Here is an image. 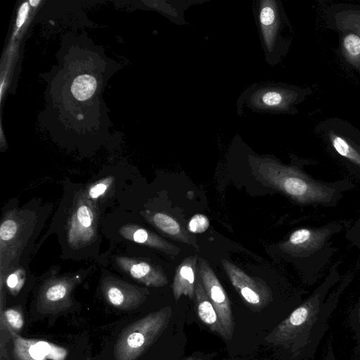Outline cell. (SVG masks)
I'll return each instance as SVG.
<instances>
[{
	"label": "cell",
	"mask_w": 360,
	"mask_h": 360,
	"mask_svg": "<svg viewBox=\"0 0 360 360\" xmlns=\"http://www.w3.org/2000/svg\"><path fill=\"white\" fill-rule=\"evenodd\" d=\"M205 356L200 354H193L183 358L181 360H204Z\"/></svg>",
	"instance_id": "f1b7e54d"
},
{
	"label": "cell",
	"mask_w": 360,
	"mask_h": 360,
	"mask_svg": "<svg viewBox=\"0 0 360 360\" xmlns=\"http://www.w3.org/2000/svg\"><path fill=\"white\" fill-rule=\"evenodd\" d=\"M116 261L123 271L147 286L159 288L168 283L166 275L159 266L125 257H118Z\"/></svg>",
	"instance_id": "30bf717a"
},
{
	"label": "cell",
	"mask_w": 360,
	"mask_h": 360,
	"mask_svg": "<svg viewBox=\"0 0 360 360\" xmlns=\"http://www.w3.org/2000/svg\"><path fill=\"white\" fill-rule=\"evenodd\" d=\"M198 271L202 286L218 314L227 340H230L234 333L235 321L229 296L212 268L201 257L198 259Z\"/></svg>",
	"instance_id": "8992f818"
},
{
	"label": "cell",
	"mask_w": 360,
	"mask_h": 360,
	"mask_svg": "<svg viewBox=\"0 0 360 360\" xmlns=\"http://www.w3.org/2000/svg\"><path fill=\"white\" fill-rule=\"evenodd\" d=\"M221 264L232 285L252 311H262L273 301L272 292L262 279L249 276L227 259H222Z\"/></svg>",
	"instance_id": "5b68a950"
},
{
	"label": "cell",
	"mask_w": 360,
	"mask_h": 360,
	"mask_svg": "<svg viewBox=\"0 0 360 360\" xmlns=\"http://www.w3.org/2000/svg\"><path fill=\"white\" fill-rule=\"evenodd\" d=\"M25 281V273L18 270L11 274L6 279V285L11 293L16 295L22 288Z\"/></svg>",
	"instance_id": "ffe728a7"
},
{
	"label": "cell",
	"mask_w": 360,
	"mask_h": 360,
	"mask_svg": "<svg viewBox=\"0 0 360 360\" xmlns=\"http://www.w3.org/2000/svg\"><path fill=\"white\" fill-rule=\"evenodd\" d=\"M342 229L339 223L298 228L278 245V249L298 266L304 282L312 285L338 250L330 240Z\"/></svg>",
	"instance_id": "3957f363"
},
{
	"label": "cell",
	"mask_w": 360,
	"mask_h": 360,
	"mask_svg": "<svg viewBox=\"0 0 360 360\" xmlns=\"http://www.w3.org/2000/svg\"><path fill=\"white\" fill-rule=\"evenodd\" d=\"M112 181L111 177L97 182L88 190V195L91 199H97L104 195Z\"/></svg>",
	"instance_id": "7402d4cb"
},
{
	"label": "cell",
	"mask_w": 360,
	"mask_h": 360,
	"mask_svg": "<svg viewBox=\"0 0 360 360\" xmlns=\"http://www.w3.org/2000/svg\"><path fill=\"white\" fill-rule=\"evenodd\" d=\"M172 314V308L165 307L124 328L114 347L115 360H137L166 329Z\"/></svg>",
	"instance_id": "277c9868"
},
{
	"label": "cell",
	"mask_w": 360,
	"mask_h": 360,
	"mask_svg": "<svg viewBox=\"0 0 360 360\" xmlns=\"http://www.w3.org/2000/svg\"><path fill=\"white\" fill-rule=\"evenodd\" d=\"M95 235L94 214L86 203L79 204L72 217L68 239L73 244L90 241Z\"/></svg>",
	"instance_id": "7c38bea8"
},
{
	"label": "cell",
	"mask_w": 360,
	"mask_h": 360,
	"mask_svg": "<svg viewBox=\"0 0 360 360\" xmlns=\"http://www.w3.org/2000/svg\"><path fill=\"white\" fill-rule=\"evenodd\" d=\"M260 22L264 27L272 25L275 20V13L274 9L269 6H264L260 11Z\"/></svg>",
	"instance_id": "d4e9b609"
},
{
	"label": "cell",
	"mask_w": 360,
	"mask_h": 360,
	"mask_svg": "<svg viewBox=\"0 0 360 360\" xmlns=\"http://www.w3.org/2000/svg\"><path fill=\"white\" fill-rule=\"evenodd\" d=\"M340 263H335L312 293L265 337L266 342L285 349L290 359L308 360L315 355L341 295L353 281L351 273L340 281Z\"/></svg>",
	"instance_id": "6da1fadb"
},
{
	"label": "cell",
	"mask_w": 360,
	"mask_h": 360,
	"mask_svg": "<svg viewBox=\"0 0 360 360\" xmlns=\"http://www.w3.org/2000/svg\"><path fill=\"white\" fill-rule=\"evenodd\" d=\"M96 80L91 75H81L77 77L71 86V92L78 101L89 99L95 92Z\"/></svg>",
	"instance_id": "2e32d148"
},
{
	"label": "cell",
	"mask_w": 360,
	"mask_h": 360,
	"mask_svg": "<svg viewBox=\"0 0 360 360\" xmlns=\"http://www.w3.org/2000/svg\"><path fill=\"white\" fill-rule=\"evenodd\" d=\"M306 162L283 165L261 162L252 167L255 178L302 206L335 207L355 184L348 179L335 181L317 179L304 170Z\"/></svg>",
	"instance_id": "7a4b0ae2"
},
{
	"label": "cell",
	"mask_w": 360,
	"mask_h": 360,
	"mask_svg": "<svg viewBox=\"0 0 360 360\" xmlns=\"http://www.w3.org/2000/svg\"><path fill=\"white\" fill-rule=\"evenodd\" d=\"M282 96L275 91H269L262 96V102L269 106H276L282 102Z\"/></svg>",
	"instance_id": "484cf974"
},
{
	"label": "cell",
	"mask_w": 360,
	"mask_h": 360,
	"mask_svg": "<svg viewBox=\"0 0 360 360\" xmlns=\"http://www.w3.org/2000/svg\"><path fill=\"white\" fill-rule=\"evenodd\" d=\"M322 360H337L331 341L328 342L326 353Z\"/></svg>",
	"instance_id": "83f0119b"
},
{
	"label": "cell",
	"mask_w": 360,
	"mask_h": 360,
	"mask_svg": "<svg viewBox=\"0 0 360 360\" xmlns=\"http://www.w3.org/2000/svg\"><path fill=\"white\" fill-rule=\"evenodd\" d=\"M18 231V224L12 219L4 220L0 227V238L2 241L11 240Z\"/></svg>",
	"instance_id": "44dd1931"
},
{
	"label": "cell",
	"mask_w": 360,
	"mask_h": 360,
	"mask_svg": "<svg viewBox=\"0 0 360 360\" xmlns=\"http://www.w3.org/2000/svg\"><path fill=\"white\" fill-rule=\"evenodd\" d=\"M349 325L352 329L356 340V354L360 356V293L349 314Z\"/></svg>",
	"instance_id": "ac0fdd59"
},
{
	"label": "cell",
	"mask_w": 360,
	"mask_h": 360,
	"mask_svg": "<svg viewBox=\"0 0 360 360\" xmlns=\"http://www.w3.org/2000/svg\"><path fill=\"white\" fill-rule=\"evenodd\" d=\"M28 11H29L28 2L25 1L21 5V6L19 9L18 13V18L16 20V26H17L18 29L20 28L21 26L24 24V22L27 18Z\"/></svg>",
	"instance_id": "4316f807"
},
{
	"label": "cell",
	"mask_w": 360,
	"mask_h": 360,
	"mask_svg": "<svg viewBox=\"0 0 360 360\" xmlns=\"http://www.w3.org/2000/svg\"><path fill=\"white\" fill-rule=\"evenodd\" d=\"M196 311L200 321L213 333L227 340V336L221 325L218 314L210 300L201 281L195 283V299Z\"/></svg>",
	"instance_id": "4fadbf2b"
},
{
	"label": "cell",
	"mask_w": 360,
	"mask_h": 360,
	"mask_svg": "<svg viewBox=\"0 0 360 360\" xmlns=\"http://www.w3.org/2000/svg\"><path fill=\"white\" fill-rule=\"evenodd\" d=\"M101 290L105 301L120 310H132L139 307L149 292L115 278L108 277L102 282Z\"/></svg>",
	"instance_id": "ba28073f"
},
{
	"label": "cell",
	"mask_w": 360,
	"mask_h": 360,
	"mask_svg": "<svg viewBox=\"0 0 360 360\" xmlns=\"http://www.w3.org/2000/svg\"><path fill=\"white\" fill-rule=\"evenodd\" d=\"M1 328L19 332L24 326L23 315L20 310L10 308L0 314Z\"/></svg>",
	"instance_id": "e0dca14e"
},
{
	"label": "cell",
	"mask_w": 360,
	"mask_h": 360,
	"mask_svg": "<svg viewBox=\"0 0 360 360\" xmlns=\"http://www.w3.org/2000/svg\"><path fill=\"white\" fill-rule=\"evenodd\" d=\"M153 224L165 234L181 242L188 243V236L184 232L179 224L171 216L162 213H155L152 217Z\"/></svg>",
	"instance_id": "9a60e30c"
},
{
	"label": "cell",
	"mask_w": 360,
	"mask_h": 360,
	"mask_svg": "<svg viewBox=\"0 0 360 360\" xmlns=\"http://www.w3.org/2000/svg\"><path fill=\"white\" fill-rule=\"evenodd\" d=\"M346 239L360 249V216L345 233Z\"/></svg>",
	"instance_id": "cb8c5ba5"
},
{
	"label": "cell",
	"mask_w": 360,
	"mask_h": 360,
	"mask_svg": "<svg viewBox=\"0 0 360 360\" xmlns=\"http://www.w3.org/2000/svg\"><path fill=\"white\" fill-rule=\"evenodd\" d=\"M13 343L15 356L19 360H65L68 351L46 341L26 339L8 330Z\"/></svg>",
	"instance_id": "9c48e42d"
},
{
	"label": "cell",
	"mask_w": 360,
	"mask_h": 360,
	"mask_svg": "<svg viewBox=\"0 0 360 360\" xmlns=\"http://www.w3.org/2000/svg\"><path fill=\"white\" fill-rule=\"evenodd\" d=\"M91 360V359H90Z\"/></svg>",
	"instance_id": "4dcf8cb0"
},
{
	"label": "cell",
	"mask_w": 360,
	"mask_h": 360,
	"mask_svg": "<svg viewBox=\"0 0 360 360\" xmlns=\"http://www.w3.org/2000/svg\"><path fill=\"white\" fill-rule=\"evenodd\" d=\"M75 281L70 278H56L47 281L41 288L37 309L41 314H57L72 305L71 292Z\"/></svg>",
	"instance_id": "52a82bcc"
},
{
	"label": "cell",
	"mask_w": 360,
	"mask_h": 360,
	"mask_svg": "<svg viewBox=\"0 0 360 360\" xmlns=\"http://www.w3.org/2000/svg\"><path fill=\"white\" fill-rule=\"evenodd\" d=\"M126 239L157 249L170 255H176L179 248L157 234L135 225L127 224L120 230Z\"/></svg>",
	"instance_id": "5bb4252c"
},
{
	"label": "cell",
	"mask_w": 360,
	"mask_h": 360,
	"mask_svg": "<svg viewBox=\"0 0 360 360\" xmlns=\"http://www.w3.org/2000/svg\"><path fill=\"white\" fill-rule=\"evenodd\" d=\"M344 47L351 56H359L360 38L356 34H348L344 39Z\"/></svg>",
	"instance_id": "603a6c76"
},
{
	"label": "cell",
	"mask_w": 360,
	"mask_h": 360,
	"mask_svg": "<svg viewBox=\"0 0 360 360\" xmlns=\"http://www.w3.org/2000/svg\"><path fill=\"white\" fill-rule=\"evenodd\" d=\"M210 226L208 218L202 214L193 215L188 224V230L193 233H202Z\"/></svg>",
	"instance_id": "d6986e66"
},
{
	"label": "cell",
	"mask_w": 360,
	"mask_h": 360,
	"mask_svg": "<svg viewBox=\"0 0 360 360\" xmlns=\"http://www.w3.org/2000/svg\"><path fill=\"white\" fill-rule=\"evenodd\" d=\"M197 259V255L187 257L176 266L172 284V293L176 302L179 301L182 295L194 300Z\"/></svg>",
	"instance_id": "8fae6325"
},
{
	"label": "cell",
	"mask_w": 360,
	"mask_h": 360,
	"mask_svg": "<svg viewBox=\"0 0 360 360\" xmlns=\"http://www.w3.org/2000/svg\"><path fill=\"white\" fill-rule=\"evenodd\" d=\"M29 3L32 6H37L40 3V1H37V0H34L33 1V0H31V1H29Z\"/></svg>",
	"instance_id": "f546056e"
}]
</instances>
